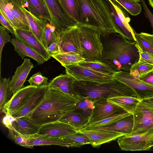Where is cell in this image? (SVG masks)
<instances>
[{
    "instance_id": "obj_1",
    "label": "cell",
    "mask_w": 153,
    "mask_h": 153,
    "mask_svg": "<svg viewBox=\"0 0 153 153\" xmlns=\"http://www.w3.org/2000/svg\"><path fill=\"white\" fill-rule=\"evenodd\" d=\"M117 33L103 37V50L100 61L114 71L129 72L131 66L139 61L138 50L135 42L129 40Z\"/></svg>"
},
{
    "instance_id": "obj_2",
    "label": "cell",
    "mask_w": 153,
    "mask_h": 153,
    "mask_svg": "<svg viewBox=\"0 0 153 153\" xmlns=\"http://www.w3.org/2000/svg\"><path fill=\"white\" fill-rule=\"evenodd\" d=\"M79 100L49 85L43 100L28 117L39 126L59 121Z\"/></svg>"
},
{
    "instance_id": "obj_3",
    "label": "cell",
    "mask_w": 153,
    "mask_h": 153,
    "mask_svg": "<svg viewBox=\"0 0 153 153\" xmlns=\"http://www.w3.org/2000/svg\"><path fill=\"white\" fill-rule=\"evenodd\" d=\"M80 8L76 25L96 30L103 37L117 33L105 0H78Z\"/></svg>"
},
{
    "instance_id": "obj_4",
    "label": "cell",
    "mask_w": 153,
    "mask_h": 153,
    "mask_svg": "<svg viewBox=\"0 0 153 153\" xmlns=\"http://www.w3.org/2000/svg\"><path fill=\"white\" fill-rule=\"evenodd\" d=\"M74 85L80 99L86 98L93 102L101 98L108 99L120 96L139 99L132 88L114 79L110 82L103 83L75 80Z\"/></svg>"
},
{
    "instance_id": "obj_5",
    "label": "cell",
    "mask_w": 153,
    "mask_h": 153,
    "mask_svg": "<svg viewBox=\"0 0 153 153\" xmlns=\"http://www.w3.org/2000/svg\"><path fill=\"white\" fill-rule=\"evenodd\" d=\"M78 26L82 50V57L86 61H100L103 50L100 33L93 29Z\"/></svg>"
},
{
    "instance_id": "obj_6",
    "label": "cell",
    "mask_w": 153,
    "mask_h": 153,
    "mask_svg": "<svg viewBox=\"0 0 153 153\" xmlns=\"http://www.w3.org/2000/svg\"><path fill=\"white\" fill-rule=\"evenodd\" d=\"M59 52L78 54L82 56L78 26L76 25L61 31H56Z\"/></svg>"
},
{
    "instance_id": "obj_7",
    "label": "cell",
    "mask_w": 153,
    "mask_h": 153,
    "mask_svg": "<svg viewBox=\"0 0 153 153\" xmlns=\"http://www.w3.org/2000/svg\"><path fill=\"white\" fill-rule=\"evenodd\" d=\"M133 135L153 132V107L141 100L133 113Z\"/></svg>"
},
{
    "instance_id": "obj_8",
    "label": "cell",
    "mask_w": 153,
    "mask_h": 153,
    "mask_svg": "<svg viewBox=\"0 0 153 153\" xmlns=\"http://www.w3.org/2000/svg\"><path fill=\"white\" fill-rule=\"evenodd\" d=\"M112 75L114 79L132 88L140 100L153 97V85L133 76L129 72L114 71Z\"/></svg>"
},
{
    "instance_id": "obj_9",
    "label": "cell",
    "mask_w": 153,
    "mask_h": 153,
    "mask_svg": "<svg viewBox=\"0 0 153 153\" xmlns=\"http://www.w3.org/2000/svg\"><path fill=\"white\" fill-rule=\"evenodd\" d=\"M66 74L74 78L76 80L103 83L114 79L112 74H104L80 66L77 64L67 65Z\"/></svg>"
},
{
    "instance_id": "obj_10",
    "label": "cell",
    "mask_w": 153,
    "mask_h": 153,
    "mask_svg": "<svg viewBox=\"0 0 153 153\" xmlns=\"http://www.w3.org/2000/svg\"><path fill=\"white\" fill-rule=\"evenodd\" d=\"M94 102V107L89 118V124L129 112L120 106L108 101L106 98L99 99Z\"/></svg>"
},
{
    "instance_id": "obj_11",
    "label": "cell",
    "mask_w": 153,
    "mask_h": 153,
    "mask_svg": "<svg viewBox=\"0 0 153 153\" xmlns=\"http://www.w3.org/2000/svg\"><path fill=\"white\" fill-rule=\"evenodd\" d=\"M50 16V23L56 31H61L76 25L65 13L58 0H42Z\"/></svg>"
},
{
    "instance_id": "obj_12",
    "label": "cell",
    "mask_w": 153,
    "mask_h": 153,
    "mask_svg": "<svg viewBox=\"0 0 153 153\" xmlns=\"http://www.w3.org/2000/svg\"><path fill=\"white\" fill-rule=\"evenodd\" d=\"M153 141V132L131 135H125L117 139L121 149L124 151L148 150Z\"/></svg>"
},
{
    "instance_id": "obj_13",
    "label": "cell",
    "mask_w": 153,
    "mask_h": 153,
    "mask_svg": "<svg viewBox=\"0 0 153 153\" xmlns=\"http://www.w3.org/2000/svg\"><path fill=\"white\" fill-rule=\"evenodd\" d=\"M38 86L30 85L23 87L13 95L4 105L1 111L12 115L20 109L27 102Z\"/></svg>"
},
{
    "instance_id": "obj_14",
    "label": "cell",
    "mask_w": 153,
    "mask_h": 153,
    "mask_svg": "<svg viewBox=\"0 0 153 153\" xmlns=\"http://www.w3.org/2000/svg\"><path fill=\"white\" fill-rule=\"evenodd\" d=\"M76 133L74 127L57 121L42 125L36 134L45 137L59 138Z\"/></svg>"
},
{
    "instance_id": "obj_15",
    "label": "cell",
    "mask_w": 153,
    "mask_h": 153,
    "mask_svg": "<svg viewBox=\"0 0 153 153\" xmlns=\"http://www.w3.org/2000/svg\"><path fill=\"white\" fill-rule=\"evenodd\" d=\"M76 132L88 137L90 140V144L93 147L97 148L103 144L115 140L124 136L117 132L84 128L76 130Z\"/></svg>"
},
{
    "instance_id": "obj_16",
    "label": "cell",
    "mask_w": 153,
    "mask_h": 153,
    "mask_svg": "<svg viewBox=\"0 0 153 153\" xmlns=\"http://www.w3.org/2000/svg\"><path fill=\"white\" fill-rule=\"evenodd\" d=\"M49 86L48 84L38 86L27 103L11 115L13 117L16 119L22 117H29L43 100Z\"/></svg>"
},
{
    "instance_id": "obj_17",
    "label": "cell",
    "mask_w": 153,
    "mask_h": 153,
    "mask_svg": "<svg viewBox=\"0 0 153 153\" xmlns=\"http://www.w3.org/2000/svg\"><path fill=\"white\" fill-rule=\"evenodd\" d=\"M25 138L24 147L31 148L34 146L56 145L67 147H76L75 144L69 140L59 138L41 136L36 134L29 136H22Z\"/></svg>"
},
{
    "instance_id": "obj_18",
    "label": "cell",
    "mask_w": 153,
    "mask_h": 153,
    "mask_svg": "<svg viewBox=\"0 0 153 153\" xmlns=\"http://www.w3.org/2000/svg\"><path fill=\"white\" fill-rule=\"evenodd\" d=\"M134 125L133 114L131 113L116 121L104 126L84 128L117 132L125 135L131 134Z\"/></svg>"
},
{
    "instance_id": "obj_19",
    "label": "cell",
    "mask_w": 153,
    "mask_h": 153,
    "mask_svg": "<svg viewBox=\"0 0 153 153\" xmlns=\"http://www.w3.org/2000/svg\"><path fill=\"white\" fill-rule=\"evenodd\" d=\"M14 28L15 38L26 43L38 53L46 61L50 59L47 50L30 30Z\"/></svg>"
},
{
    "instance_id": "obj_20",
    "label": "cell",
    "mask_w": 153,
    "mask_h": 153,
    "mask_svg": "<svg viewBox=\"0 0 153 153\" xmlns=\"http://www.w3.org/2000/svg\"><path fill=\"white\" fill-rule=\"evenodd\" d=\"M33 67V64L30 59L25 58L22 65L17 68L9 83L10 89L13 95L23 87V84Z\"/></svg>"
},
{
    "instance_id": "obj_21",
    "label": "cell",
    "mask_w": 153,
    "mask_h": 153,
    "mask_svg": "<svg viewBox=\"0 0 153 153\" xmlns=\"http://www.w3.org/2000/svg\"><path fill=\"white\" fill-rule=\"evenodd\" d=\"M75 80V78L70 75L61 74L53 79L48 84L51 86L80 100V97L74 87Z\"/></svg>"
},
{
    "instance_id": "obj_22",
    "label": "cell",
    "mask_w": 153,
    "mask_h": 153,
    "mask_svg": "<svg viewBox=\"0 0 153 153\" xmlns=\"http://www.w3.org/2000/svg\"><path fill=\"white\" fill-rule=\"evenodd\" d=\"M10 42L14 47V50L22 59L25 57H28L35 60L39 65L43 64L46 61L36 51L19 39L13 38L11 39Z\"/></svg>"
},
{
    "instance_id": "obj_23",
    "label": "cell",
    "mask_w": 153,
    "mask_h": 153,
    "mask_svg": "<svg viewBox=\"0 0 153 153\" xmlns=\"http://www.w3.org/2000/svg\"><path fill=\"white\" fill-rule=\"evenodd\" d=\"M14 132L22 136H29L36 134L40 126L33 123L28 117L15 119L12 123Z\"/></svg>"
},
{
    "instance_id": "obj_24",
    "label": "cell",
    "mask_w": 153,
    "mask_h": 153,
    "mask_svg": "<svg viewBox=\"0 0 153 153\" xmlns=\"http://www.w3.org/2000/svg\"><path fill=\"white\" fill-rule=\"evenodd\" d=\"M109 8L114 25L117 31V33L126 39L135 42V31L131 26H127L124 24L118 17L116 11L109 0H105Z\"/></svg>"
},
{
    "instance_id": "obj_25",
    "label": "cell",
    "mask_w": 153,
    "mask_h": 153,
    "mask_svg": "<svg viewBox=\"0 0 153 153\" xmlns=\"http://www.w3.org/2000/svg\"><path fill=\"white\" fill-rule=\"evenodd\" d=\"M23 6L38 19L50 22V14L42 0H25Z\"/></svg>"
},
{
    "instance_id": "obj_26",
    "label": "cell",
    "mask_w": 153,
    "mask_h": 153,
    "mask_svg": "<svg viewBox=\"0 0 153 153\" xmlns=\"http://www.w3.org/2000/svg\"><path fill=\"white\" fill-rule=\"evenodd\" d=\"M89 118L80 113L70 110L64 115L59 121L68 124L78 130L84 128L89 124Z\"/></svg>"
},
{
    "instance_id": "obj_27",
    "label": "cell",
    "mask_w": 153,
    "mask_h": 153,
    "mask_svg": "<svg viewBox=\"0 0 153 153\" xmlns=\"http://www.w3.org/2000/svg\"><path fill=\"white\" fill-rule=\"evenodd\" d=\"M58 0L65 13L77 24L80 14L79 5L78 0Z\"/></svg>"
},
{
    "instance_id": "obj_28",
    "label": "cell",
    "mask_w": 153,
    "mask_h": 153,
    "mask_svg": "<svg viewBox=\"0 0 153 153\" xmlns=\"http://www.w3.org/2000/svg\"><path fill=\"white\" fill-rule=\"evenodd\" d=\"M107 100L133 114L140 101L136 98L126 96L109 98L107 99Z\"/></svg>"
},
{
    "instance_id": "obj_29",
    "label": "cell",
    "mask_w": 153,
    "mask_h": 153,
    "mask_svg": "<svg viewBox=\"0 0 153 153\" xmlns=\"http://www.w3.org/2000/svg\"><path fill=\"white\" fill-rule=\"evenodd\" d=\"M22 9L27 17L30 30L41 42L42 28L46 20L40 19L31 14L25 7Z\"/></svg>"
},
{
    "instance_id": "obj_30",
    "label": "cell",
    "mask_w": 153,
    "mask_h": 153,
    "mask_svg": "<svg viewBox=\"0 0 153 153\" xmlns=\"http://www.w3.org/2000/svg\"><path fill=\"white\" fill-rule=\"evenodd\" d=\"M57 37L56 28L47 21L42 28L41 43L44 47L47 50L52 43L57 42Z\"/></svg>"
},
{
    "instance_id": "obj_31",
    "label": "cell",
    "mask_w": 153,
    "mask_h": 153,
    "mask_svg": "<svg viewBox=\"0 0 153 153\" xmlns=\"http://www.w3.org/2000/svg\"><path fill=\"white\" fill-rule=\"evenodd\" d=\"M136 43L143 51H147L153 56V34L135 32Z\"/></svg>"
},
{
    "instance_id": "obj_32",
    "label": "cell",
    "mask_w": 153,
    "mask_h": 153,
    "mask_svg": "<svg viewBox=\"0 0 153 153\" xmlns=\"http://www.w3.org/2000/svg\"><path fill=\"white\" fill-rule=\"evenodd\" d=\"M51 57L59 62L62 66L77 64L85 60L84 58L76 54L57 53L52 55Z\"/></svg>"
},
{
    "instance_id": "obj_33",
    "label": "cell",
    "mask_w": 153,
    "mask_h": 153,
    "mask_svg": "<svg viewBox=\"0 0 153 153\" xmlns=\"http://www.w3.org/2000/svg\"><path fill=\"white\" fill-rule=\"evenodd\" d=\"M77 64L82 67L104 74L112 75L114 71L108 65L100 61L84 60L80 62Z\"/></svg>"
},
{
    "instance_id": "obj_34",
    "label": "cell",
    "mask_w": 153,
    "mask_h": 153,
    "mask_svg": "<svg viewBox=\"0 0 153 153\" xmlns=\"http://www.w3.org/2000/svg\"><path fill=\"white\" fill-rule=\"evenodd\" d=\"M6 3L7 5L19 23L21 27V29L30 30L28 22L22 9V6L19 7L11 3Z\"/></svg>"
},
{
    "instance_id": "obj_35",
    "label": "cell",
    "mask_w": 153,
    "mask_h": 153,
    "mask_svg": "<svg viewBox=\"0 0 153 153\" xmlns=\"http://www.w3.org/2000/svg\"><path fill=\"white\" fill-rule=\"evenodd\" d=\"M10 77L3 78L0 76V109L2 111L4 105L10 100L13 94L9 88Z\"/></svg>"
},
{
    "instance_id": "obj_36",
    "label": "cell",
    "mask_w": 153,
    "mask_h": 153,
    "mask_svg": "<svg viewBox=\"0 0 153 153\" xmlns=\"http://www.w3.org/2000/svg\"><path fill=\"white\" fill-rule=\"evenodd\" d=\"M94 107V102L86 98H81L71 110L80 113L89 118Z\"/></svg>"
},
{
    "instance_id": "obj_37",
    "label": "cell",
    "mask_w": 153,
    "mask_h": 153,
    "mask_svg": "<svg viewBox=\"0 0 153 153\" xmlns=\"http://www.w3.org/2000/svg\"><path fill=\"white\" fill-rule=\"evenodd\" d=\"M153 70V65L138 62L130 68L129 73L133 76L139 79Z\"/></svg>"
},
{
    "instance_id": "obj_38",
    "label": "cell",
    "mask_w": 153,
    "mask_h": 153,
    "mask_svg": "<svg viewBox=\"0 0 153 153\" xmlns=\"http://www.w3.org/2000/svg\"><path fill=\"white\" fill-rule=\"evenodd\" d=\"M0 12L13 28L21 29L19 23L4 0H0Z\"/></svg>"
},
{
    "instance_id": "obj_39",
    "label": "cell",
    "mask_w": 153,
    "mask_h": 153,
    "mask_svg": "<svg viewBox=\"0 0 153 153\" xmlns=\"http://www.w3.org/2000/svg\"><path fill=\"white\" fill-rule=\"evenodd\" d=\"M114 0L119 4L131 15L136 16L141 12L142 5L139 2L127 0Z\"/></svg>"
},
{
    "instance_id": "obj_40",
    "label": "cell",
    "mask_w": 153,
    "mask_h": 153,
    "mask_svg": "<svg viewBox=\"0 0 153 153\" xmlns=\"http://www.w3.org/2000/svg\"><path fill=\"white\" fill-rule=\"evenodd\" d=\"M61 138L74 142L75 144L76 147H80L83 145L90 144V140L88 137L78 133Z\"/></svg>"
},
{
    "instance_id": "obj_41",
    "label": "cell",
    "mask_w": 153,
    "mask_h": 153,
    "mask_svg": "<svg viewBox=\"0 0 153 153\" xmlns=\"http://www.w3.org/2000/svg\"><path fill=\"white\" fill-rule=\"evenodd\" d=\"M131 113L129 112L123 113L108 117L97 122L90 123L85 127H101L104 126L116 121Z\"/></svg>"
},
{
    "instance_id": "obj_42",
    "label": "cell",
    "mask_w": 153,
    "mask_h": 153,
    "mask_svg": "<svg viewBox=\"0 0 153 153\" xmlns=\"http://www.w3.org/2000/svg\"><path fill=\"white\" fill-rule=\"evenodd\" d=\"M6 29L2 25L0 26V66L1 72V62L2 53L3 48L6 44L10 42L11 36L6 31Z\"/></svg>"
},
{
    "instance_id": "obj_43",
    "label": "cell",
    "mask_w": 153,
    "mask_h": 153,
    "mask_svg": "<svg viewBox=\"0 0 153 153\" xmlns=\"http://www.w3.org/2000/svg\"><path fill=\"white\" fill-rule=\"evenodd\" d=\"M48 79L47 77L43 76L41 72H39L33 75L28 81L30 85L38 86L48 84Z\"/></svg>"
},
{
    "instance_id": "obj_44",
    "label": "cell",
    "mask_w": 153,
    "mask_h": 153,
    "mask_svg": "<svg viewBox=\"0 0 153 153\" xmlns=\"http://www.w3.org/2000/svg\"><path fill=\"white\" fill-rule=\"evenodd\" d=\"M139 53L138 62L153 65V56L149 53L143 51L136 43Z\"/></svg>"
},
{
    "instance_id": "obj_45",
    "label": "cell",
    "mask_w": 153,
    "mask_h": 153,
    "mask_svg": "<svg viewBox=\"0 0 153 153\" xmlns=\"http://www.w3.org/2000/svg\"><path fill=\"white\" fill-rule=\"evenodd\" d=\"M140 2L144 11L146 16L148 18L150 23L153 30V14L148 7L145 0H140Z\"/></svg>"
},
{
    "instance_id": "obj_46",
    "label": "cell",
    "mask_w": 153,
    "mask_h": 153,
    "mask_svg": "<svg viewBox=\"0 0 153 153\" xmlns=\"http://www.w3.org/2000/svg\"><path fill=\"white\" fill-rule=\"evenodd\" d=\"M3 118L2 123L4 126L8 129H12V123L15 120L10 115L6 114Z\"/></svg>"
},
{
    "instance_id": "obj_47",
    "label": "cell",
    "mask_w": 153,
    "mask_h": 153,
    "mask_svg": "<svg viewBox=\"0 0 153 153\" xmlns=\"http://www.w3.org/2000/svg\"><path fill=\"white\" fill-rule=\"evenodd\" d=\"M0 22L2 26L4 27L10 32L13 34L14 33L13 28L8 22L1 12H0Z\"/></svg>"
},
{
    "instance_id": "obj_48",
    "label": "cell",
    "mask_w": 153,
    "mask_h": 153,
    "mask_svg": "<svg viewBox=\"0 0 153 153\" xmlns=\"http://www.w3.org/2000/svg\"><path fill=\"white\" fill-rule=\"evenodd\" d=\"M47 50L49 55L51 57L52 55L59 53V50L57 42H54L51 43Z\"/></svg>"
},
{
    "instance_id": "obj_49",
    "label": "cell",
    "mask_w": 153,
    "mask_h": 153,
    "mask_svg": "<svg viewBox=\"0 0 153 153\" xmlns=\"http://www.w3.org/2000/svg\"><path fill=\"white\" fill-rule=\"evenodd\" d=\"M139 79L145 82L153 85V70Z\"/></svg>"
},
{
    "instance_id": "obj_50",
    "label": "cell",
    "mask_w": 153,
    "mask_h": 153,
    "mask_svg": "<svg viewBox=\"0 0 153 153\" xmlns=\"http://www.w3.org/2000/svg\"><path fill=\"white\" fill-rule=\"evenodd\" d=\"M6 3H11L19 7L23 6L20 0H4Z\"/></svg>"
},
{
    "instance_id": "obj_51",
    "label": "cell",
    "mask_w": 153,
    "mask_h": 153,
    "mask_svg": "<svg viewBox=\"0 0 153 153\" xmlns=\"http://www.w3.org/2000/svg\"><path fill=\"white\" fill-rule=\"evenodd\" d=\"M143 102L153 107V97L141 100Z\"/></svg>"
},
{
    "instance_id": "obj_52",
    "label": "cell",
    "mask_w": 153,
    "mask_h": 153,
    "mask_svg": "<svg viewBox=\"0 0 153 153\" xmlns=\"http://www.w3.org/2000/svg\"><path fill=\"white\" fill-rule=\"evenodd\" d=\"M149 5L153 8V0H148Z\"/></svg>"
},
{
    "instance_id": "obj_53",
    "label": "cell",
    "mask_w": 153,
    "mask_h": 153,
    "mask_svg": "<svg viewBox=\"0 0 153 153\" xmlns=\"http://www.w3.org/2000/svg\"><path fill=\"white\" fill-rule=\"evenodd\" d=\"M130 1L134 2H140V0H127Z\"/></svg>"
},
{
    "instance_id": "obj_54",
    "label": "cell",
    "mask_w": 153,
    "mask_h": 153,
    "mask_svg": "<svg viewBox=\"0 0 153 153\" xmlns=\"http://www.w3.org/2000/svg\"><path fill=\"white\" fill-rule=\"evenodd\" d=\"M153 147V141L150 144L149 148L150 149L152 147Z\"/></svg>"
},
{
    "instance_id": "obj_55",
    "label": "cell",
    "mask_w": 153,
    "mask_h": 153,
    "mask_svg": "<svg viewBox=\"0 0 153 153\" xmlns=\"http://www.w3.org/2000/svg\"><path fill=\"white\" fill-rule=\"evenodd\" d=\"M20 0L22 1V4H23V5L25 3V0Z\"/></svg>"
},
{
    "instance_id": "obj_56",
    "label": "cell",
    "mask_w": 153,
    "mask_h": 153,
    "mask_svg": "<svg viewBox=\"0 0 153 153\" xmlns=\"http://www.w3.org/2000/svg\"></svg>"
}]
</instances>
